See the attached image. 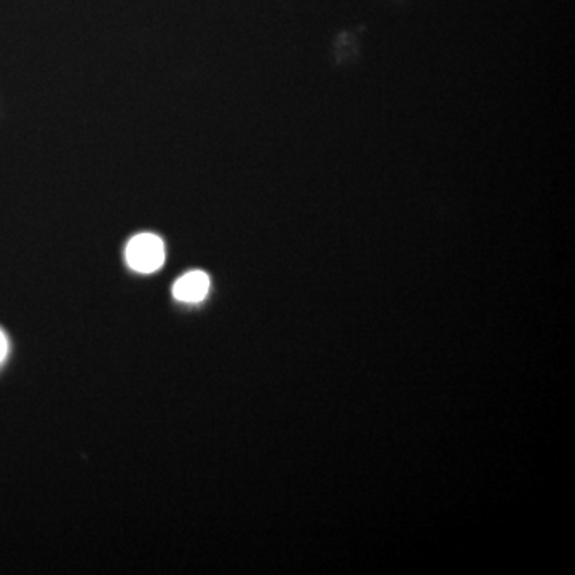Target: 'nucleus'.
<instances>
[{"mask_svg":"<svg viewBox=\"0 0 575 575\" xmlns=\"http://www.w3.org/2000/svg\"><path fill=\"white\" fill-rule=\"evenodd\" d=\"M125 256L131 269L139 274H152L165 262V245L157 235L139 234L131 238Z\"/></svg>","mask_w":575,"mask_h":575,"instance_id":"nucleus-1","label":"nucleus"},{"mask_svg":"<svg viewBox=\"0 0 575 575\" xmlns=\"http://www.w3.org/2000/svg\"><path fill=\"white\" fill-rule=\"evenodd\" d=\"M208 291H210V277L202 270H192L189 274L178 278V282L173 286V296L178 301L189 304L203 301L207 298Z\"/></svg>","mask_w":575,"mask_h":575,"instance_id":"nucleus-2","label":"nucleus"},{"mask_svg":"<svg viewBox=\"0 0 575 575\" xmlns=\"http://www.w3.org/2000/svg\"><path fill=\"white\" fill-rule=\"evenodd\" d=\"M8 344L5 334L0 331V363L4 361L5 355H7Z\"/></svg>","mask_w":575,"mask_h":575,"instance_id":"nucleus-3","label":"nucleus"}]
</instances>
